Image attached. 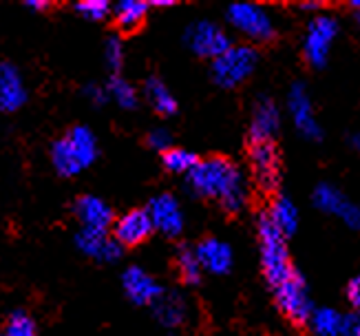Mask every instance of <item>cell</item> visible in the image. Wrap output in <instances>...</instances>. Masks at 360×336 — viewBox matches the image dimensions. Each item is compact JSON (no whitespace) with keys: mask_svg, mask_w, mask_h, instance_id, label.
Returning a JSON list of instances; mask_svg holds the SVG:
<instances>
[{"mask_svg":"<svg viewBox=\"0 0 360 336\" xmlns=\"http://www.w3.org/2000/svg\"><path fill=\"white\" fill-rule=\"evenodd\" d=\"M186 184L195 197L217 201L226 213H239L248 204V182L228 157L199 159L193 173L186 175Z\"/></svg>","mask_w":360,"mask_h":336,"instance_id":"cell-1","label":"cell"},{"mask_svg":"<svg viewBox=\"0 0 360 336\" xmlns=\"http://www.w3.org/2000/svg\"><path fill=\"white\" fill-rule=\"evenodd\" d=\"M257 237H259V257H261L263 277L274 290V287L290 281L299 270L292 266L288 237H283L272 226V221L265 213L257 221Z\"/></svg>","mask_w":360,"mask_h":336,"instance_id":"cell-2","label":"cell"},{"mask_svg":"<svg viewBox=\"0 0 360 336\" xmlns=\"http://www.w3.org/2000/svg\"><path fill=\"white\" fill-rule=\"evenodd\" d=\"M98 137L86 126H73L51 147L53 168L62 178H75L98 159Z\"/></svg>","mask_w":360,"mask_h":336,"instance_id":"cell-3","label":"cell"},{"mask_svg":"<svg viewBox=\"0 0 360 336\" xmlns=\"http://www.w3.org/2000/svg\"><path fill=\"white\" fill-rule=\"evenodd\" d=\"M259 65V54L252 44H232L226 54L212 60V82L221 89H234L252 77Z\"/></svg>","mask_w":360,"mask_h":336,"instance_id":"cell-4","label":"cell"},{"mask_svg":"<svg viewBox=\"0 0 360 336\" xmlns=\"http://www.w3.org/2000/svg\"><path fill=\"white\" fill-rule=\"evenodd\" d=\"M226 20L228 25L241 34L245 40H250L252 44L259 42H270L276 36V23L274 15L255 3H237L230 5L226 11Z\"/></svg>","mask_w":360,"mask_h":336,"instance_id":"cell-5","label":"cell"},{"mask_svg":"<svg viewBox=\"0 0 360 336\" xmlns=\"http://www.w3.org/2000/svg\"><path fill=\"white\" fill-rule=\"evenodd\" d=\"M340 34L338 20L330 13H316L305 27L303 36V56L307 60V65L311 67H325L330 60L332 46Z\"/></svg>","mask_w":360,"mask_h":336,"instance_id":"cell-6","label":"cell"},{"mask_svg":"<svg viewBox=\"0 0 360 336\" xmlns=\"http://www.w3.org/2000/svg\"><path fill=\"white\" fill-rule=\"evenodd\" d=\"M272 292H274V301H276L278 310L283 312V316H288V321H292L296 325L309 323V316L314 312V306H311L307 283L301 277V272H296L290 281L274 287Z\"/></svg>","mask_w":360,"mask_h":336,"instance_id":"cell-7","label":"cell"},{"mask_svg":"<svg viewBox=\"0 0 360 336\" xmlns=\"http://www.w3.org/2000/svg\"><path fill=\"white\" fill-rule=\"evenodd\" d=\"M186 44L195 56L199 58H208V60H217L221 54H226L232 42L228 31L217 25L212 20H197L191 27L186 29Z\"/></svg>","mask_w":360,"mask_h":336,"instance_id":"cell-8","label":"cell"},{"mask_svg":"<svg viewBox=\"0 0 360 336\" xmlns=\"http://www.w3.org/2000/svg\"><path fill=\"white\" fill-rule=\"evenodd\" d=\"M311 201L321 213L338 217L352 230H360V204L347 199L345 193H340V188L332 184H319L311 193Z\"/></svg>","mask_w":360,"mask_h":336,"instance_id":"cell-9","label":"cell"},{"mask_svg":"<svg viewBox=\"0 0 360 336\" xmlns=\"http://www.w3.org/2000/svg\"><path fill=\"white\" fill-rule=\"evenodd\" d=\"M248 159H250V170H252L255 184L263 193H272L278 186V178H281V159L274 142L250 144Z\"/></svg>","mask_w":360,"mask_h":336,"instance_id":"cell-10","label":"cell"},{"mask_svg":"<svg viewBox=\"0 0 360 336\" xmlns=\"http://www.w3.org/2000/svg\"><path fill=\"white\" fill-rule=\"evenodd\" d=\"M288 111L290 118L294 122V129L299 131L301 137L309 139V142H319L323 137V129L316 120L314 113V104H311L309 91L305 85L296 82L290 93H288Z\"/></svg>","mask_w":360,"mask_h":336,"instance_id":"cell-11","label":"cell"},{"mask_svg":"<svg viewBox=\"0 0 360 336\" xmlns=\"http://www.w3.org/2000/svg\"><path fill=\"white\" fill-rule=\"evenodd\" d=\"M146 213L153 221V228L162 232L164 237L175 239L186 228V217L181 211V204L170 193L155 195L146 206Z\"/></svg>","mask_w":360,"mask_h":336,"instance_id":"cell-12","label":"cell"},{"mask_svg":"<svg viewBox=\"0 0 360 336\" xmlns=\"http://www.w3.org/2000/svg\"><path fill=\"white\" fill-rule=\"evenodd\" d=\"M122 287H124V294H127L129 301H133L135 306L153 308V303L164 294V287L160 285V281L139 266H129L122 272Z\"/></svg>","mask_w":360,"mask_h":336,"instance_id":"cell-13","label":"cell"},{"mask_svg":"<svg viewBox=\"0 0 360 336\" xmlns=\"http://www.w3.org/2000/svg\"><path fill=\"white\" fill-rule=\"evenodd\" d=\"M155 232L153 221L146 213V208H133V211L124 213L113 223V237L122 248H133L144 244L146 239Z\"/></svg>","mask_w":360,"mask_h":336,"instance_id":"cell-14","label":"cell"},{"mask_svg":"<svg viewBox=\"0 0 360 336\" xmlns=\"http://www.w3.org/2000/svg\"><path fill=\"white\" fill-rule=\"evenodd\" d=\"M75 246L89 259H96L100 263H115L122 259L124 248L117 244V239L102 230H86L82 228L75 235Z\"/></svg>","mask_w":360,"mask_h":336,"instance_id":"cell-15","label":"cell"},{"mask_svg":"<svg viewBox=\"0 0 360 336\" xmlns=\"http://www.w3.org/2000/svg\"><path fill=\"white\" fill-rule=\"evenodd\" d=\"M281 129V111L276 102L268 95H263L255 102L252 118H250V144H261V142H272L274 135Z\"/></svg>","mask_w":360,"mask_h":336,"instance_id":"cell-16","label":"cell"},{"mask_svg":"<svg viewBox=\"0 0 360 336\" xmlns=\"http://www.w3.org/2000/svg\"><path fill=\"white\" fill-rule=\"evenodd\" d=\"M193 250H195V257L201 270L208 272V275H228L232 270V261H234L232 248L224 239L206 237V239H201Z\"/></svg>","mask_w":360,"mask_h":336,"instance_id":"cell-17","label":"cell"},{"mask_svg":"<svg viewBox=\"0 0 360 336\" xmlns=\"http://www.w3.org/2000/svg\"><path fill=\"white\" fill-rule=\"evenodd\" d=\"M73 215L80 221V226L86 230H102L108 232L111 223H115L113 219V208L108 206L104 199L96 197V195H82L77 197L73 204Z\"/></svg>","mask_w":360,"mask_h":336,"instance_id":"cell-18","label":"cell"},{"mask_svg":"<svg viewBox=\"0 0 360 336\" xmlns=\"http://www.w3.org/2000/svg\"><path fill=\"white\" fill-rule=\"evenodd\" d=\"M27 102V87L22 73L11 62H0V111L13 113Z\"/></svg>","mask_w":360,"mask_h":336,"instance_id":"cell-19","label":"cell"},{"mask_svg":"<svg viewBox=\"0 0 360 336\" xmlns=\"http://www.w3.org/2000/svg\"><path fill=\"white\" fill-rule=\"evenodd\" d=\"M352 318V314H342L334 308H314L307 325L316 336H347Z\"/></svg>","mask_w":360,"mask_h":336,"instance_id":"cell-20","label":"cell"},{"mask_svg":"<svg viewBox=\"0 0 360 336\" xmlns=\"http://www.w3.org/2000/svg\"><path fill=\"white\" fill-rule=\"evenodd\" d=\"M153 314L160 321V325L175 330L188 321V303L177 292H164L153 303Z\"/></svg>","mask_w":360,"mask_h":336,"instance_id":"cell-21","label":"cell"},{"mask_svg":"<svg viewBox=\"0 0 360 336\" xmlns=\"http://www.w3.org/2000/svg\"><path fill=\"white\" fill-rule=\"evenodd\" d=\"M265 215H268L272 226L283 237H292L296 232V228H299V208H296V204L288 197H276L270 204V211Z\"/></svg>","mask_w":360,"mask_h":336,"instance_id":"cell-22","label":"cell"},{"mask_svg":"<svg viewBox=\"0 0 360 336\" xmlns=\"http://www.w3.org/2000/svg\"><path fill=\"white\" fill-rule=\"evenodd\" d=\"M144 93H146L148 104L153 106V111L158 116L168 118V116L177 113V100H175V95L170 93V89L164 85V80L148 77L146 85H144Z\"/></svg>","mask_w":360,"mask_h":336,"instance_id":"cell-23","label":"cell"},{"mask_svg":"<svg viewBox=\"0 0 360 336\" xmlns=\"http://www.w3.org/2000/svg\"><path fill=\"white\" fill-rule=\"evenodd\" d=\"M148 9H150V3H139V0H122L113 7V18H115V25L131 34V31L139 29L144 25L146 15H148Z\"/></svg>","mask_w":360,"mask_h":336,"instance_id":"cell-24","label":"cell"},{"mask_svg":"<svg viewBox=\"0 0 360 336\" xmlns=\"http://www.w3.org/2000/svg\"><path fill=\"white\" fill-rule=\"evenodd\" d=\"M162 162H164V168L175 173V175H188L193 173V168L199 164V155L188 151V149H177L173 147L170 151H166L162 155Z\"/></svg>","mask_w":360,"mask_h":336,"instance_id":"cell-25","label":"cell"},{"mask_svg":"<svg viewBox=\"0 0 360 336\" xmlns=\"http://www.w3.org/2000/svg\"><path fill=\"white\" fill-rule=\"evenodd\" d=\"M106 91H108V98H113L115 104L120 108H124V111H133L139 104L137 89L129 82V80H124V77L115 75L111 82L106 85Z\"/></svg>","mask_w":360,"mask_h":336,"instance_id":"cell-26","label":"cell"},{"mask_svg":"<svg viewBox=\"0 0 360 336\" xmlns=\"http://www.w3.org/2000/svg\"><path fill=\"white\" fill-rule=\"evenodd\" d=\"M177 272L184 283L188 285H199L201 283V277H203V270L195 257V250L188 248V246H181L177 250Z\"/></svg>","mask_w":360,"mask_h":336,"instance_id":"cell-27","label":"cell"},{"mask_svg":"<svg viewBox=\"0 0 360 336\" xmlns=\"http://www.w3.org/2000/svg\"><path fill=\"white\" fill-rule=\"evenodd\" d=\"M0 336H38L36 323L25 310H13L7 316L5 328L0 330Z\"/></svg>","mask_w":360,"mask_h":336,"instance_id":"cell-28","label":"cell"},{"mask_svg":"<svg viewBox=\"0 0 360 336\" xmlns=\"http://www.w3.org/2000/svg\"><path fill=\"white\" fill-rule=\"evenodd\" d=\"M75 11L82 15L86 20H93V23H100L104 20L108 13L113 11V7L104 3V0H84V3H77L75 5Z\"/></svg>","mask_w":360,"mask_h":336,"instance_id":"cell-29","label":"cell"},{"mask_svg":"<svg viewBox=\"0 0 360 336\" xmlns=\"http://www.w3.org/2000/svg\"><path fill=\"white\" fill-rule=\"evenodd\" d=\"M104 62L113 73L124 67V42L117 36H111L104 44Z\"/></svg>","mask_w":360,"mask_h":336,"instance_id":"cell-30","label":"cell"},{"mask_svg":"<svg viewBox=\"0 0 360 336\" xmlns=\"http://www.w3.org/2000/svg\"><path fill=\"white\" fill-rule=\"evenodd\" d=\"M146 142H148V147H150L153 151H160L162 155H164L166 151L173 149V135H170L166 129H153V131L148 133Z\"/></svg>","mask_w":360,"mask_h":336,"instance_id":"cell-31","label":"cell"},{"mask_svg":"<svg viewBox=\"0 0 360 336\" xmlns=\"http://www.w3.org/2000/svg\"><path fill=\"white\" fill-rule=\"evenodd\" d=\"M84 95L93 106H104L108 102V91L106 87H100V85H86Z\"/></svg>","mask_w":360,"mask_h":336,"instance_id":"cell-32","label":"cell"},{"mask_svg":"<svg viewBox=\"0 0 360 336\" xmlns=\"http://www.w3.org/2000/svg\"><path fill=\"white\" fill-rule=\"evenodd\" d=\"M347 301L352 303V308L356 312H360V275L347 283Z\"/></svg>","mask_w":360,"mask_h":336,"instance_id":"cell-33","label":"cell"},{"mask_svg":"<svg viewBox=\"0 0 360 336\" xmlns=\"http://www.w3.org/2000/svg\"><path fill=\"white\" fill-rule=\"evenodd\" d=\"M27 7H29V9H34V11H40V13H42V11H49L53 5H51V3H36V0H31V3H27Z\"/></svg>","mask_w":360,"mask_h":336,"instance_id":"cell-34","label":"cell"},{"mask_svg":"<svg viewBox=\"0 0 360 336\" xmlns=\"http://www.w3.org/2000/svg\"><path fill=\"white\" fill-rule=\"evenodd\" d=\"M347 336H360V316H354L352 318V328H349V334Z\"/></svg>","mask_w":360,"mask_h":336,"instance_id":"cell-35","label":"cell"},{"mask_svg":"<svg viewBox=\"0 0 360 336\" xmlns=\"http://www.w3.org/2000/svg\"><path fill=\"white\" fill-rule=\"evenodd\" d=\"M349 144H352V149L360 151V133H354V135L349 137Z\"/></svg>","mask_w":360,"mask_h":336,"instance_id":"cell-36","label":"cell"},{"mask_svg":"<svg viewBox=\"0 0 360 336\" xmlns=\"http://www.w3.org/2000/svg\"><path fill=\"white\" fill-rule=\"evenodd\" d=\"M352 9H354V18H356V25H358V29H360V3H354V5H352Z\"/></svg>","mask_w":360,"mask_h":336,"instance_id":"cell-37","label":"cell"}]
</instances>
